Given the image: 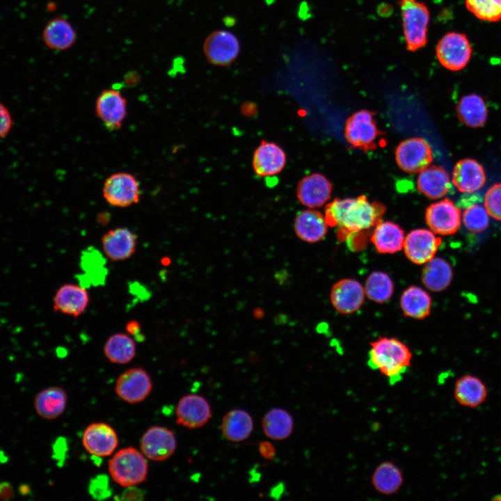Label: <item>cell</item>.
Instances as JSON below:
<instances>
[{"instance_id": "4fadbf2b", "label": "cell", "mask_w": 501, "mask_h": 501, "mask_svg": "<svg viewBox=\"0 0 501 501\" xmlns=\"http://www.w3.org/2000/svg\"><path fill=\"white\" fill-rule=\"evenodd\" d=\"M441 239L427 229H415L405 237L404 247L407 258L416 264H426L435 255Z\"/></svg>"}, {"instance_id": "277c9868", "label": "cell", "mask_w": 501, "mask_h": 501, "mask_svg": "<svg viewBox=\"0 0 501 501\" xmlns=\"http://www.w3.org/2000/svg\"><path fill=\"white\" fill-rule=\"evenodd\" d=\"M399 6L406 48L415 51L427 42L429 12L419 0H400Z\"/></svg>"}, {"instance_id": "ee69618b", "label": "cell", "mask_w": 501, "mask_h": 501, "mask_svg": "<svg viewBox=\"0 0 501 501\" xmlns=\"http://www.w3.org/2000/svg\"><path fill=\"white\" fill-rule=\"evenodd\" d=\"M258 450L260 455L267 460H273L276 454L275 447L269 441L261 442L259 445Z\"/></svg>"}, {"instance_id": "ba28073f", "label": "cell", "mask_w": 501, "mask_h": 501, "mask_svg": "<svg viewBox=\"0 0 501 501\" xmlns=\"http://www.w3.org/2000/svg\"><path fill=\"white\" fill-rule=\"evenodd\" d=\"M202 49L209 63L224 67L230 65L236 60L240 51V44L232 33L218 30L206 38Z\"/></svg>"}, {"instance_id": "7bdbcfd3", "label": "cell", "mask_w": 501, "mask_h": 501, "mask_svg": "<svg viewBox=\"0 0 501 501\" xmlns=\"http://www.w3.org/2000/svg\"><path fill=\"white\" fill-rule=\"evenodd\" d=\"M145 495V491L134 486H130L126 487L120 497L116 498V499L126 501H141L144 499Z\"/></svg>"}, {"instance_id": "30bf717a", "label": "cell", "mask_w": 501, "mask_h": 501, "mask_svg": "<svg viewBox=\"0 0 501 501\" xmlns=\"http://www.w3.org/2000/svg\"><path fill=\"white\" fill-rule=\"evenodd\" d=\"M127 100L117 89L107 88L101 92L95 102V114L106 129H120L127 113Z\"/></svg>"}, {"instance_id": "4316f807", "label": "cell", "mask_w": 501, "mask_h": 501, "mask_svg": "<svg viewBox=\"0 0 501 501\" xmlns=\"http://www.w3.org/2000/svg\"><path fill=\"white\" fill-rule=\"evenodd\" d=\"M370 239L379 253L392 254L403 249L405 237L397 224L381 221L374 228Z\"/></svg>"}, {"instance_id": "836d02e7", "label": "cell", "mask_w": 501, "mask_h": 501, "mask_svg": "<svg viewBox=\"0 0 501 501\" xmlns=\"http://www.w3.org/2000/svg\"><path fill=\"white\" fill-rule=\"evenodd\" d=\"M424 264L422 273L424 285L434 292L445 289L450 284L453 276L450 264L440 257H433Z\"/></svg>"}, {"instance_id": "1f68e13d", "label": "cell", "mask_w": 501, "mask_h": 501, "mask_svg": "<svg viewBox=\"0 0 501 501\" xmlns=\"http://www.w3.org/2000/svg\"><path fill=\"white\" fill-rule=\"evenodd\" d=\"M454 395L460 404L475 407L485 400L487 390L479 379L472 375H465L456 381Z\"/></svg>"}, {"instance_id": "d6a6232c", "label": "cell", "mask_w": 501, "mask_h": 501, "mask_svg": "<svg viewBox=\"0 0 501 501\" xmlns=\"http://www.w3.org/2000/svg\"><path fill=\"white\" fill-rule=\"evenodd\" d=\"M404 477L401 470L392 462L380 463L374 470L372 484L381 494L390 495L396 493L401 487Z\"/></svg>"}, {"instance_id": "f546056e", "label": "cell", "mask_w": 501, "mask_h": 501, "mask_svg": "<svg viewBox=\"0 0 501 501\" xmlns=\"http://www.w3.org/2000/svg\"><path fill=\"white\" fill-rule=\"evenodd\" d=\"M456 114L466 125L477 128L482 127L488 117V110L483 98L477 94L463 96L458 102Z\"/></svg>"}, {"instance_id": "83f0119b", "label": "cell", "mask_w": 501, "mask_h": 501, "mask_svg": "<svg viewBox=\"0 0 501 501\" xmlns=\"http://www.w3.org/2000/svg\"><path fill=\"white\" fill-rule=\"evenodd\" d=\"M417 186L421 193L431 199L443 197L451 188L448 173L437 166H428L420 171Z\"/></svg>"}, {"instance_id": "9c48e42d", "label": "cell", "mask_w": 501, "mask_h": 501, "mask_svg": "<svg viewBox=\"0 0 501 501\" xmlns=\"http://www.w3.org/2000/svg\"><path fill=\"white\" fill-rule=\"evenodd\" d=\"M399 167L408 173H420L433 161L431 149L421 138H411L401 141L395 150Z\"/></svg>"}, {"instance_id": "d4e9b609", "label": "cell", "mask_w": 501, "mask_h": 501, "mask_svg": "<svg viewBox=\"0 0 501 501\" xmlns=\"http://www.w3.org/2000/svg\"><path fill=\"white\" fill-rule=\"evenodd\" d=\"M67 394L58 386H51L40 390L34 397V408L39 416L54 420L62 415L67 405Z\"/></svg>"}, {"instance_id": "44dd1931", "label": "cell", "mask_w": 501, "mask_h": 501, "mask_svg": "<svg viewBox=\"0 0 501 501\" xmlns=\"http://www.w3.org/2000/svg\"><path fill=\"white\" fill-rule=\"evenodd\" d=\"M88 292L81 285L66 283L61 286L53 298L55 312L77 317L87 308Z\"/></svg>"}, {"instance_id": "3957f363", "label": "cell", "mask_w": 501, "mask_h": 501, "mask_svg": "<svg viewBox=\"0 0 501 501\" xmlns=\"http://www.w3.org/2000/svg\"><path fill=\"white\" fill-rule=\"evenodd\" d=\"M113 480L123 487L143 482L148 476V464L143 454L129 447L120 450L109 462Z\"/></svg>"}, {"instance_id": "f1b7e54d", "label": "cell", "mask_w": 501, "mask_h": 501, "mask_svg": "<svg viewBox=\"0 0 501 501\" xmlns=\"http://www.w3.org/2000/svg\"><path fill=\"white\" fill-rule=\"evenodd\" d=\"M253 427V420L247 411L233 409L223 416L221 429L227 440L239 443L251 435Z\"/></svg>"}, {"instance_id": "7a4b0ae2", "label": "cell", "mask_w": 501, "mask_h": 501, "mask_svg": "<svg viewBox=\"0 0 501 501\" xmlns=\"http://www.w3.org/2000/svg\"><path fill=\"white\" fill-rule=\"evenodd\" d=\"M412 353L400 340L392 337H379L370 342L368 366L378 370L390 385L401 381L411 366Z\"/></svg>"}, {"instance_id": "c3c4849f", "label": "cell", "mask_w": 501, "mask_h": 501, "mask_svg": "<svg viewBox=\"0 0 501 501\" xmlns=\"http://www.w3.org/2000/svg\"><path fill=\"white\" fill-rule=\"evenodd\" d=\"M19 491L21 493V494L24 495V494H27L30 492V488L28 485L23 484V485L20 486Z\"/></svg>"}, {"instance_id": "b9f144b4", "label": "cell", "mask_w": 501, "mask_h": 501, "mask_svg": "<svg viewBox=\"0 0 501 501\" xmlns=\"http://www.w3.org/2000/svg\"><path fill=\"white\" fill-rule=\"evenodd\" d=\"M12 126V118L8 109L0 102V138L5 136Z\"/></svg>"}, {"instance_id": "f6af8a7d", "label": "cell", "mask_w": 501, "mask_h": 501, "mask_svg": "<svg viewBox=\"0 0 501 501\" xmlns=\"http://www.w3.org/2000/svg\"><path fill=\"white\" fill-rule=\"evenodd\" d=\"M14 495V488L12 484L8 482L0 483V500H9Z\"/></svg>"}, {"instance_id": "7dc6e473", "label": "cell", "mask_w": 501, "mask_h": 501, "mask_svg": "<svg viewBox=\"0 0 501 501\" xmlns=\"http://www.w3.org/2000/svg\"><path fill=\"white\" fill-rule=\"evenodd\" d=\"M128 84H134L138 79V75L136 72H129L125 78Z\"/></svg>"}, {"instance_id": "e0dca14e", "label": "cell", "mask_w": 501, "mask_h": 501, "mask_svg": "<svg viewBox=\"0 0 501 501\" xmlns=\"http://www.w3.org/2000/svg\"><path fill=\"white\" fill-rule=\"evenodd\" d=\"M331 183L319 173L303 177L296 189L299 202L310 209L323 206L331 198Z\"/></svg>"}, {"instance_id": "2e32d148", "label": "cell", "mask_w": 501, "mask_h": 501, "mask_svg": "<svg viewBox=\"0 0 501 501\" xmlns=\"http://www.w3.org/2000/svg\"><path fill=\"white\" fill-rule=\"evenodd\" d=\"M287 154L275 142L262 141L254 151L252 166L260 177H271L280 173L285 167Z\"/></svg>"}, {"instance_id": "d590c367", "label": "cell", "mask_w": 501, "mask_h": 501, "mask_svg": "<svg viewBox=\"0 0 501 501\" xmlns=\"http://www.w3.org/2000/svg\"><path fill=\"white\" fill-rule=\"evenodd\" d=\"M104 352L111 363L125 364L130 362L136 356L135 342L125 333H116L106 340Z\"/></svg>"}, {"instance_id": "8992f818", "label": "cell", "mask_w": 501, "mask_h": 501, "mask_svg": "<svg viewBox=\"0 0 501 501\" xmlns=\"http://www.w3.org/2000/svg\"><path fill=\"white\" fill-rule=\"evenodd\" d=\"M472 51L466 35L458 32H450L444 35L436 48L439 63L452 71L464 68L471 58Z\"/></svg>"}, {"instance_id": "6da1fadb", "label": "cell", "mask_w": 501, "mask_h": 501, "mask_svg": "<svg viewBox=\"0 0 501 501\" xmlns=\"http://www.w3.org/2000/svg\"><path fill=\"white\" fill-rule=\"evenodd\" d=\"M385 206L369 202L365 196L336 198L325 208L324 217L328 226L337 228L339 239L374 228L381 221Z\"/></svg>"}, {"instance_id": "ab89813d", "label": "cell", "mask_w": 501, "mask_h": 501, "mask_svg": "<svg viewBox=\"0 0 501 501\" xmlns=\"http://www.w3.org/2000/svg\"><path fill=\"white\" fill-rule=\"evenodd\" d=\"M484 205L490 216L501 221V183L495 184L488 189Z\"/></svg>"}, {"instance_id": "60d3db41", "label": "cell", "mask_w": 501, "mask_h": 501, "mask_svg": "<svg viewBox=\"0 0 501 501\" xmlns=\"http://www.w3.org/2000/svg\"><path fill=\"white\" fill-rule=\"evenodd\" d=\"M88 493L97 500L109 498L112 494V489L109 486L108 476L102 474L91 479L88 485Z\"/></svg>"}, {"instance_id": "8d00e7d4", "label": "cell", "mask_w": 501, "mask_h": 501, "mask_svg": "<svg viewBox=\"0 0 501 501\" xmlns=\"http://www.w3.org/2000/svg\"><path fill=\"white\" fill-rule=\"evenodd\" d=\"M364 289L369 299L383 303L392 296L394 284L386 273L374 271L367 277Z\"/></svg>"}, {"instance_id": "e575fe53", "label": "cell", "mask_w": 501, "mask_h": 501, "mask_svg": "<svg viewBox=\"0 0 501 501\" xmlns=\"http://www.w3.org/2000/svg\"><path fill=\"white\" fill-rule=\"evenodd\" d=\"M263 432L267 437L276 440L287 438L294 429L292 415L285 410L274 408L269 411L262 420Z\"/></svg>"}, {"instance_id": "484cf974", "label": "cell", "mask_w": 501, "mask_h": 501, "mask_svg": "<svg viewBox=\"0 0 501 501\" xmlns=\"http://www.w3.org/2000/svg\"><path fill=\"white\" fill-rule=\"evenodd\" d=\"M106 264L104 257L97 249L91 246L84 250L80 262L84 273L79 276L80 285L86 288L104 284L108 273Z\"/></svg>"}, {"instance_id": "52a82bcc", "label": "cell", "mask_w": 501, "mask_h": 501, "mask_svg": "<svg viewBox=\"0 0 501 501\" xmlns=\"http://www.w3.org/2000/svg\"><path fill=\"white\" fill-rule=\"evenodd\" d=\"M103 196L114 207H126L136 204L141 197L139 182L130 173H114L104 182Z\"/></svg>"}, {"instance_id": "d6986e66", "label": "cell", "mask_w": 501, "mask_h": 501, "mask_svg": "<svg viewBox=\"0 0 501 501\" xmlns=\"http://www.w3.org/2000/svg\"><path fill=\"white\" fill-rule=\"evenodd\" d=\"M83 445L93 456L104 457L111 455L116 449L118 438L115 430L104 422H95L85 429Z\"/></svg>"}, {"instance_id": "f35d334b", "label": "cell", "mask_w": 501, "mask_h": 501, "mask_svg": "<svg viewBox=\"0 0 501 501\" xmlns=\"http://www.w3.org/2000/svg\"><path fill=\"white\" fill-rule=\"evenodd\" d=\"M488 216L484 207L472 203L466 207L462 220L467 230L473 233H479L488 228Z\"/></svg>"}, {"instance_id": "9a60e30c", "label": "cell", "mask_w": 501, "mask_h": 501, "mask_svg": "<svg viewBox=\"0 0 501 501\" xmlns=\"http://www.w3.org/2000/svg\"><path fill=\"white\" fill-rule=\"evenodd\" d=\"M175 414L177 424L188 429H197L208 422L212 417V409L204 397L191 394L179 400Z\"/></svg>"}, {"instance_id": "5bb4252c", "label": "cell", "mask_w": 501, "mask_h": 501, "mask_svg": "<svg viewBox=\"0 0 501 501\" xmlns=\"http://www.w3.org/2000/svg\"><path fill=\"white\" fill-rule=\"evenodd\" d=\"M177 447L173 431L159 426L149 428L141 440V449L143 455L156 461L170 458Z\"/></svg>"}, {"instance_id": "ffe728a7", "label": "cell", "mask_w": 501, "mask_h": 501, "mask_svg": "<svg viewBox=\"0 0 501 501\" xmlns=\"http://www.w3.org/2000/svg\"><path fill=\"white\" fill-rule=\"evenodd\" d=\"M101 242L107 258L113 262L124 261L135 253L137 235L127 228H116L106 232Z\"/></svg>"}, {"instance_id": "ac0fdd59", "label": "cell", "mask_w": 501, "mask_h": 501, "mask_svg": "<svg viewBox=\"0 0 501 501\" xmlns=\"http://www.w3.org/2000/svg\"><path fill=\"white\" fill-rule=\"evenodd\" d=\"M365 289L357 280L344 278L335 283L331 291L330 299L334 308L342 314H351L363 304Z\"/></svg>"}, {"instance_id": "4dcf8cb0", "label": "cell", "mask_w": 501, "mask_h": 501, "mask_svg": "<svg viewBox=\"0 0 501 501\" xmlns=\"http://www.w3.org/2000/svg\"><path fill=\"white\" fill-rule=\"evenodd\" d=\"M400 306L405 316L422 319L430 314L431 299L429 294L421 287L411 286L403 292Z\"/></svg>"}, {"instance_id": "7402d4cb", "label": "cell", "mask_w": 501, "mask_h": 501, "mask_svg": "<svg viewBox=\"0 0 501 501\" xmlns=\"http://www.w3.org/2000/svg\"><path fill=\"white\" fill-rule=\"evenodd\" d=\"M77 38V32L72 24L61 16L51 19L42 32V39L45 45L55 51L70 49L75 44Z\"/></svg>"}, {"instance_id": "bcb514c9", "label": "cell", "mask_w": 501, "mask_h": 501, "mask_svg": "<svg viewBox=\"0 0 501 501\" xmlns=\"http://www.w3.org/2000/svg\"><path fill=\"white\" fill-rule=\"evenodd\" d=\"M125 328L127 333L134 335L137 340H141V337H143V335L141 334V324L138 321L135 320L128 321Z\"/></svg>"}, {"instance_id": "cb8c5ba5", "label": "cell", "mask_w": 501, "mask_h": 501, "mask_svg": "<svg viewBox=\"0 0 501 501\" xmlns=\"http://www.w3.org/2000/svg\"><path fill=\"white\" fill-rule=\"evenodd\" d=\"M328 226L324 215L310 208L299 212L294 220L296 236L308 243H316L323 239L327 233Z\"/></svg>"}, {"instance_id": "7c38bea8", "label": "cell", "mask_w": 501, "mask_h": 501, "mask_svg": "<svg viewBox=\"0 0 501 501\" xmlns=\"http://www.w3.org/2000/svg\"><path fill=\"white\" fill-rule=\"evenodd\" d=\"M152 388V381L147 372L141 367H134L119 376L115 390L124 401L136 404L147 398Z\"/></svg>"}, {"instance_id": "74e56055", "label": "cell", "mask_w": 501, "mask_h": 501, "mask_svg": "<svg viewBox=\"0 0 501 501\" xmlns=\"http://www.w3.org/2000/svg\"><path fill=\"white\" fill-rule=\"evenodd\" d=\"M467 9L477 19L495 22L501 20V0H466Z\"/></svg>"}, {"instance_id": "8fae6325", "label": "cell", "mask_w": 501, "mask_h": 501, "mask_svg": "<svg viewBox=\"0 0 501 501\" xmlns=\"http://www.w3.org/2000/svg\"><path fill=\"white\" fill-rule=\"evenodd\" d=\"M425 220L435 234L451 235L461 225V212L452 200L445 198L427 208Z\"/></svg>"}, {"instance_id": "603a6c76", "label": "cell", "mask_w": 501, "mask_h": 501, "mask_svg": "<svg viewBox=\"0 0 501 501\" xmlns=\"http://www.w3.org/2000/svg\"><path fill=\"white\" fill-rule=\"evenodd\" d=\"M486 179L483 166L472 159L458 161L452 173V183L459 191L465 193H475L482 189Z\"/></svg>"}, {"instance_id": "5b68a950", "label": "cell", "mask_w": 501, "mask_h": 501, "mask_svg": "<svg viewBox=\"0 0 501 501\" xmlns=\"http://www.w3.org/2000/svg\"><path fill=\"white\" fill-rule=\"evenodd\" d=\"M344 134L351 145L367 152L377 148V140L383 133L376 125L373 112L361 110L347 120Z\"/></svg>"}]
</instances>
